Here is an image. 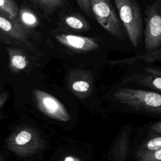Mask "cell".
I'll list each match as a JSON object with an SVG mask.
<instances>
[{"mask_svg": "<svg viewBox=\"0 0 161 161\" xmlns=\"http://www.w3.org/2000/svg\"><path fill=\"white\" fill-rule=\"evenodd\" d=\"M151 128L152 131L158 133H161V122H158L154 124Z\"/></svg>", "mask_w": 161, "mask_h": 161, "instance_id": "20", "label": "cell"}, {"mask_svg": "<svg viewBox=\"0 0 161 161\" xmlns=\"http://www.w3.org/2000/svg\"><path fill=\"white\" fill-rule=\"evenodd\" d=\"M0 9L14 18H17L18 6L13 0H0Z\"/></svg>", "mask_w": 161, "mask_h": 161, "instance_id": "15", "label": "cell"}, {"mask_svg": "<svg viewBox=\"0 0 161 161\" xmlns=\"http://www.w3.org/2000/svg\"><path fill=\"white\" fill-rule=\"evenodd\" d=\"M53 39L74 66L101 69L107 62L110 46L103 36L76 35L58 28Z\"/></svg>", "mask_w": 161, "mask_h": 161, "instance_id": "1", "label": "cell"}, {"mask_svg": "<svg viewBox=\"0 0 161 161\" xmlns=\"http://www.w3.org/2000/svg\"><path fill=\"white\" fill-rule=\"evenodd\" d=\"M8 92H3L0 94V109L6 103L8 99Z\"/></svg>", "mask_w": 161, "mask_h": 161, "instance_id": "19", "label": "cell"}, {"mask_svg": "<svg viewBox=\"0 0 161 161\" xmlns=\"http://www.w3.org/2000/svg\"><path fill=\"white\" fill-rule=\"evenodd\" d=\"M90 3L94 18L107 33L117 40H125L127 35L111 1L90 0Z\"/></svg>", "mask_w": 161, "mask_h": 161, "instance_id": "5", "label": "cell"}, {"mask_svg": "<svg viewBox=\"0 0 161 161\" xmlns=\"http://www.w3.org/2000/svg\"><path fill=\"white\" fill-rule=\"evenodd\" d=\"M108 97L115 107L122 110L161 116V93L118 86L110 89Z\"/></svg>", "mask_w": 161, "mask_h": 161, "instance_id": "2", "label": "cell"}, {"mask_svg": "<svg viewBox=\"0 0 161 161\" xmlns=\"http://www.w3.org/2000/svg\"><path fill=\"white\" fill-rule=\"evenodd\" d=\"M161 148V136L155 137L145 143L140 151V155Z\"/></svg>", "mask_w": 161, "mask_h": 161, "instance_id": "16", "label": "cell"}, {"mask_svg": "<svg viewBox=\"0 0 161 161\" xmlns=\"http://www.w3.org/2000/svg\"><path fill=\"white\" fill-rule=\"evenodd\" d=\"M0 161H1V160H0Z\"/></svg>", "mask_w": 161, "mask_h": 161, "instance_id": "22", "label": "cell"}, {"mask_svg": "<svg viewBox=\"0 0 161 161\" xmlns=\"http://www.w3.org/2000/svg\"><path fill=\"white\" fill-rule=\"evenodd\" d=\"M0 31L28 46L31 45L26 31L19 20L1 9H0Z\"/></svg>", "mask_w": 161, "mask_h": 161, "instance_id": "10", "label": "cell"}, {"mask_svg": "<svg viewBox=\"0 0 161 161\" xmlns=\"http://www.w3.org/2000/svg\"><path fill=\"white\" fill-rule=\"evenodd\" d=\"M35 5L45 13L51 14L57 10L62 9L67 0H31Z\"/></svg>", "mask_w": 161, "mask_h": 161, "instance_id": "13", "label": "cell"}, {"mask_svg": "<svg viewBox=\"0 0 161 161\" xmlns=\"http://www.w3.org/2000/svg\"><path fill=\"white\" fill-rule=\"evenodd\" d=\"M119 19L133 47L137 48L143 36V19L135 0H114Z\"/></svg>", "mask_w": 161, "mask_h": 161, "instance_id": "4", "label": "cell"}, {"mask_svg": "<svg viewBox=\"0 0 161 161\" xmlns=\"http://www.w3.org/2000/svg\"><path fill=\"white\" fill-rule=\"evenodd\" d=\"M33 94L38 109L44 114L60 121L70 119V116L64 105L55 96L36 89L33 90Z\"/></svg>", "mask_w": 161, "mask_h": 161, "instance_id": "8", "label": "cell"}, {"mask_svg": "<svg viewBox=\"0 0 161 161\" xmlns=\"http://www.w3.org/2000/svg\"><path fill=\"white\" fill-rule=\"evenodd\" d=\"M99 69L71 66L65 77L67 89L77 98L86 100L95 97Z\"/></svg>", "mask_w": 161, "mask_h": 161, "instance_id": "3", "label": "cell"}, {"mask_svg": "<svg viewBox=\"0 0 161 161\" xmlns=\"http://www.w3.org/2000/svg\"><path fill=\"white\" fill-rule=\"evenodd\" d=\"M121 85L131 82L140 87L149 91L161 93V76L147 72H140L131 73L121 79Z\"/></svg>", "mask_w": 161, "mask_h": 161, "instance_id": "11", "label": "cell"}, {"mask_svg": "<svg viewBox=\"0 0 161 161\" xmlns=\"http://www.w3.org/2000/svg\"><path fill=\"white\" fill-rule=\"evenodd\" d=\"M64 161H80V160H79L77 158H75L74 157L67 156L65 157V158L64 159Z\"/></svg>", "mask_w": 161, "mask_h": 161, "instance_id": "21", "label": "cell"}, {"mask_svg": "<svg viewBox=\"0 0 161 161\" xmlns=\"http://www.w3.org/2000/svg\"><path fill=\"white\" fill-rule=\"evenodd\" d=\"M6 50L9 57V67L11 72L18 73L27 67L28 58L21 50L12 47H8Z\"/></svg>", "mask_w": 161, "mask_h": 161, "instance_id": "12", "label": "cell"}, {"mask_svg": "<svg viewBox=\"0 0 161 161\" xmlns=\"http://www.w3.org/2000/svg\"><path fill=\"white\" fill-rule=\"evenodd\" d=\"M76 1L80 11L85 16L90 19L94 18L90 0H76Z\"/></svg>", "mask_w": 161, "mask_h": 161, "instance_id": "17", "label": "cell"}, {"mask_svg": "<svg viewBox=\"0 0 161 161\" xmlns=\"http://www.w3.org/2000/svg\"><path fill=\"white\" fill-rule=\"evenodd\" d=\"M143 38L146 53L161 48V1L156 0L147 7L144 15Z\"/></svg>", "mask_w": 161, "mask_h": 161, "instance_id": "7", "label": "cell"}, {"mask_svg": "<svg viewBox=\"0 0 161 161\" xmlns=\"http://www.w3.org/2000/svg\"><path fill=\"white\" fill-rule=\"evenodd\" d=\"M7 147L21 157H27L41 150L44 142L36 130L28 126H22L8 138Z\"/></svg>", "mask_w": 161, "mask_h": 161, "instance_id": "6", "label": "cell"}, {"mask_svg": "<svg viewBox=\"0 0 161 161\" xmlns=\"http://www.w3.org/2000/svg\"><path fill=\"white\" fill-rule=\"evenodd\" d=\"M61 30L76 35H86L91 31L92 27L87 17L82 11H66L60 17Z\"/></svg>", "mask_w": 161, "mask_h": 161, "instance_id": "9", "label": "cell"}, {"mask_svg": "<svg viewBox=\"0 0 161 161\" xmlns=\"http://www.w3.org/2000/svg\"><path fill=\"white\" fill-rule=\"evenodd\" d=\"M139 161H161V148L140 155Z\"/></svg>", "mask_w": 161, "mask_h": 161, "instance_id": "18", "label": "cell"}, {"mask_svg": "<svg viewBox=\"0 0 161 161\" xmlns=\"http://www.w3.org/2000/svg\"><path fill=\"white\" fill-rule=\"evenodd\" d=\"M19 21L23 25L27 28H35L38 24V19L35 14L28 8H21L18 11Z\"/></svg>", "mask_w": 161, "mask_h": 161, "instance_id": "14", "label": "cell"}]
</instances>
